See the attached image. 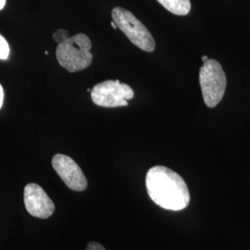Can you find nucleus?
<instances>
[{
	"label": "nucleus",
	"instance_id": "nucleus-13",
	"mask_svg": "<svg viewBox=\"0 0 250 250\" xmlns=\"http://www.w3.org/2000/svg\"><path fill=\"white\" fill-rule=\"evenodd\" d=\"M5 5H6V0H0V10L4 9Z\"/></svg>",
	"mask_w": 250,
	"mask_h": 250
},
{
	"label": "nucleus",
	"instance_id": "nucleus-8",
	"mask_svg": "<svg viewBox=\"0 0 250 250\" xmlns=\"http://www.w3.org/2000/svg\"><path fill=\"white\" fill-rule=\"evenodd\" d=\"M157 1L167 10L178 16L188 15L191 10L190 0H157Z\"/></svg>",
	"mask_w": 250,
	"mask_h": 250
},
{
	"label": "nucleus",
	"instance_id": "nucleus-12",
	"mask_svg": "<svg viewBox=\"0 0 250 250\" xmlns=\"http://www.w3.org/2000/svg\"><path fill=\"white\" fill-rule=\"evenodd\" d=\"M3 101H4V90H3L2 85L0 84V108L2 107V105H3Z\"/></svg>",
	"mask_w": 250,
	"mask_h": 250
},
{
	"label": "nucleus",
	"instance_id": "nucleus-7",
	"mask_svg": "<svg viewBox=\"0 0 250 250\" xmlns=\"http://www.w3.org/2000/svg\"><path fill=\"white\" fill-rule=\"evenodd\" d=\"M24 204L27 211L36 218L47 219L53 214L55 205L40 186L31 183L24 188Z\"/></svg>",
	"mask_w": 250,
	"mask_h": 250
},
{
	"label": "nucleus",
	"instance_id": "nucleus-9",
	"mask_svg": "<svg viewBox=\"0 0 250 250\" xmlns=\"http://www.w3.org/2000/svg\"><path fill=\"white\" fill-rule=\"evenodd\" d=\"M9 56V44L3 36H0V60H7Z\"/></svg>",
	"mask_w": 250,
	"mask_h": 250
},
{
	"label": "nucleus",
	"instance_id": "nucleus-15",
	"mask_svg": "<svg viewBox=\"0 0 250 250\" xmlns=\"http://www.w3.org/2000/svg\"><path fill=\"white\" fill-rule=\"evenodd\" d=\"M111 26H112V28H113V29H117V28H118V27H117L116 24H115V22H114V21H112V22H111Z\"/></svg>",
	"mask_w": 250,
	"mask_h": 250
},
{
	"label": "nucleus",
	"instance_id": "nucleus-6",
	"mask_svg": "<svg viewBox=\"0 0 250 250\" xmlns=\"http://www.w3.org/2000/svg\"><path fill=\"white\" fill-rule=\"evenodd\" d=\"M54 170L59 174L65 185L73 191L82 192L87 188V180L79 165L72 158L56 154L52 159Z\"/></svg>",
	"mask_w": 250,
	"mask_h": 250
},
{
	"label": "nucleus",
	"instance_id": "nucleus-14",
	"mask_svg": "<svg viewBox=\"0 0 250 250\" xmlns=\"http://www.w3.org/2000/svg\"><path fill=\"white\" fill-rule=\"evenodd\" d=\"M208 60V56H203V57H202V61H203V62H207Z\"/></svg>",
	"mask_w": 250,
	"mask_h": 250
},
{
	"label": "nucleus",
	"instance_id": "nucleus-11",
	"mask_svg": "<svg viewBox=\"0 0 250 250\" xmlns=\"http://www.w3.org/2000/svg\"><path fill=\"white\" fill-rule=\"evenodd\" d=\"M86 250H106L104 249V247L102 245H100L99 243L97 242H91L87 247H86Z\"/></svg>",
	"mask_w": 250,
	"mask_h": 250
},
{
	"label": "nucleus",
	"instance_id": "nucleus-5",
	"mask_svg": "<svg viewBox=\"0 0 250 250\" xmlns=\"http://www.w3.org/2000/svg\"><path fill=\"white\" fill-rule=\"evenodd\" d=\"M134 90L119 80H107L96 84L91 90L93 102L105 107H125L134 98Z\"/></svg>",
	"mask_w": 250,
	"mask_h": 250
},
{
	"label": "nucleus",
	"instance_id": "nucleus-2",
	"mask_svg": "<svg viewBox=\"0 0 250 250\" xmlns=\"http://www.w3.org/2000/svg\"><path fill=\"white\" fill-rule=\"evenodd\" d=\"M92 43L84 34L70 36L65 41L58 44L56 50L57 60L60 65L68 72H76L88 68L92 61Z\"/></svg>",
	"mask_w": 250,
	"mask_h": 250
},
{
	"label": "nucleus",
	"instance_id": "nucleus-10",
	"mask_svg": "<svg viewBox=\"0 0 250 250\" xmlns=\"http://www.w3.org/2000/svg\"><path fill=\"white\" fill-rule=\"evenodd\" d=\"M69 37H70L69 32H68L67 30H63V29H60V30L56 31L53 35L54 41H55L56 43H58V44L62 43L63 41H65V40H66L67 38H69Z\"/></svg>",
	"mask_w": 250,
	"mask_h": 250
},
{
	"label": "nucleus",
	"instance_id": "nucleus-1",
	"mask_svg": "<svg viewBox=\"0 0 250 250\" xmlns=\"http://www.w3.org/2000/svg\"><path fill=\"white\" fill-rule=\"evenodd\" d=\"M146 187L148 196L161 208L182 210L190 202V194L184 179L164 166H155L147 171Z\"/></svg>",
	"mask_w": 250,
	"mask_h": 250
},
{
	"label": "nucleus",
	"instance_id": "nucleus-4",
	"mask_svg": "<svg viewBox=\"0 0 250 250\" xmlns=\"http://www.w3.org/2000/svg\"><path fill=\"white\" fill-rule=\"evenodd\" d=\"M199 83L206 105L216 107L224 98L227 83L221 64L209 59L204 62L199 71Z\"/></svg>",
	"mask_w": 250,
	"mask_h": 250
},
{
	"label": "nucleus",
	"instance_id": "nucleus-3",
	"mask_svg": "<svg viewBox=\"0 0 250 250\" xmlns=\"http://www.w3.org/2000/svg\"><path fill=\"white\" fill-rule=\"evenodd\" d=\"M111 15L117 27L134 45L146 52L155 50L156 44L151 34L132 12L117 7L112 9Z\"/></svg>",
	"mask_w": 250,
	"mask_h": 250
}]
</instances>
